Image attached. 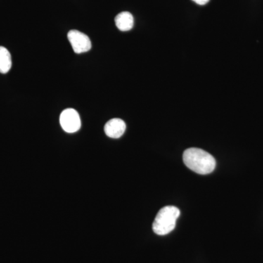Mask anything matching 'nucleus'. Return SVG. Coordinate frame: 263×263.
Listing matches in <instances>:
<instances>
[{
    "mask_svg": "<svg viewBox=\"0 0 263 263\" xmlns=\"http://www.w3.org/2000/svg\"><path fill=\"white\" fill-rule=\"evenodd\" d=\"M104 130L109 138H119L124 135L126 130V124L122 119H110L105 124Z\"/></svg>",
    "mask_w": 263,
    "mask_h": 263,
    "instance_id": "5",
    "label": "nucleus"
},
{
    "mask_svg": "<svg viewBox=\"0 0 263 263\" xmlns=\"http://www.w3.org/2000/svg\"><path fill=\"white\" fill-rule=\"evenodd\" d=\"M60 124L66 133H76L81 128L80 116L74 109H66L60 115Z\"/></svg>",
    "mask_w": 263,
    "mask_h": 263,
    "instance_id": "3",
    "label": "nucleus"
},
{
    "mask_svg": "<svg viewBox=\"0 0 263 263\" xmlns=\"http://www.w3.org/2000/svg\"><path fill=\"white\" fill-rule=\"evenodd\" d=\"M115 23L119 30L127 32L133 29L134 26V18L129 12H122L116 16Z\"/></svg>",
    "mask_w": 263,
    "mask_h": 263,
    "instance_id": "6",
    "label": "nucleus"
},
{
    "mask_svg": "<svg viewBox=\"0 0 263 263\" xmlns=\"http://www.w3.org/2000/svg\"><path fill=\"white\" fill-rule=\"evenodd\" d=\"M180 210L177 207L167 205L160 209L154 221V232L159 235L168 234L175 229L176 221L180 216Z\"/></svg>",
    "mask_w": 263,
    "mask_h": 263,
    "instance_id": "2",
    "label": "nucleus"
},
{
    "mask_svg": "<svg viewBox=\"0 0 263 263\" xmlns=\"http://www.w3.org/2000/svg\"><path fill=\"white\" fill-rule=\"evenodd\" d=\"M12 67L11 56L8 50L0 46V72L3 74L9 72Z\"/></svg>",
    "mask_w": 263,
    "mask_h": 263,
    "instance_id": "7",
    "label": "nucleus"
},
{
    "mask_svg": "<svg viewBox=\"0 0 263 263\" xmlns=\"http://www.w3.org/2000/svg\"><path fill=\"white\" fill-rule=\"evenodd\" d=\"M72 49L76 53L89 51L91 48L89 37L84 33L78 30H71L67 34Z\"/></svg>",
    "mask_w": 263,
    "mask_h": 263,
    "instance_id": "4",
    "label": "nucleus"
},
{
    "mask_svg": "<svg viewBox=\"0 0 263 263\" xmlns=\"http://www.w3.org/2000/svg\"><path fill=\"white\" fill-rule=\"evenodd\" d=\"M183 161L188 168L200 175L211 174L216 167L214 157L200 148H190L185 150Z\"/></svg>",
    "mask_w": 263,
    "mask_h": 263,
    "instance_id": "1",
    "label": "nucleus"
},
{
    "mask_svg": "<svg viewBox=\"0 0 263 263\" xmlns=\"http://www.w3.org/2000/svg\"><path fill=\"white\" fill-rule=\"evenodd\" d=\"M193 1L197 3V5H204L207 4L210 0H193Z\"/></svg>",
    "mask_w": 263,
    "mask_h": 263,
    "instance_id": "8",
    "label": "nucleus"
}]
</instances>
